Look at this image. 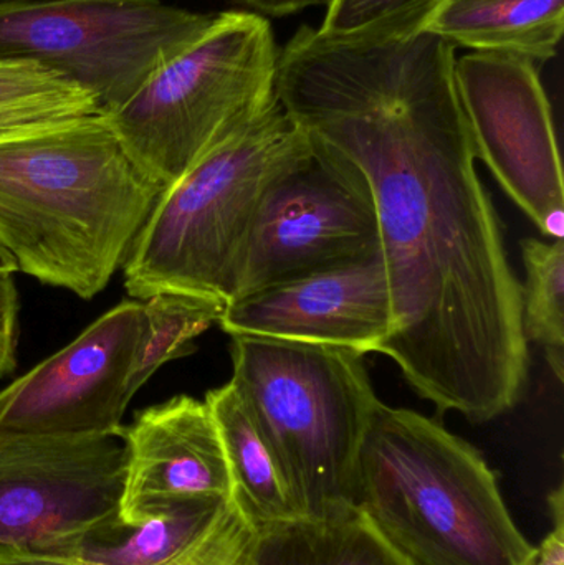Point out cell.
Segmentation results:
<instances>
[{
    "label": "cell",
    "mask_w": 564,
    "mask_h": 565,
    "mask_svg": "<svg viewBox=\"0 0 564 565\" xmlns=\"http://www.w3.org/2000/svg\"><path fill=\"white\" fill-rule=\"evenodd\" d=\"M446 0H333L320 32L334 36H400L424 30Z\"/></svg>",
    "instance_id": "cell-21"
},
{
    "label": "cell",
    "mask_w": 564,
    "mask_h": 565,
    "mask_svg": "<svg viewBox=\"0 0 564 565\" xmlns=\"http://www.w3.org/2000/svg\"><path fill=\"white\" fill-rule=\"evenodd\" d=\"M255 524L237 503H232L222 520L198 543L166 563L156 565H242ZM0 565H95L75 556L60 554H12L0 557Z\"/></svg>",
    "instance_id": "cell-22"
},
{
    "label": "cell",
    "mask_w": 564,
    "mask_h": 565,
    "mask_svg": "<svg viewBox=\"0 0 564 565\" xmlns=\"http://www.w3.org/2000/svg\"><path fill=\"white\" fill-rule=\"evenodd\" d=\"M526 282L522 286L526 342L542 345L558 381L564 372V244L526 238L520 244Z\"/></svg>",
    "instance_id": "cell-20"
},
{
    "label": "cell",
    "mask_w": 564,
    "mask_h": 565,
    "mask_svg": "<svg viewBox=\"0 0 564 565\" xmlns=\"http://www.w3.org/2000/svg\"><path fill=\"white\" fill-rule=\"evenodd\" d=\"M252 9L274 17L291 15L308 7H328L333 0H245Z\"/></svg>",
    "instance_id": "cell-25"
},
{
    "label": "cell",
    "mask_w": 564,
    "mask_h": 565,
    "mask_svg": "<svg viewBox=\"0 0 564 565\" xmlns=\"http://www.w3.org/2000/svg\"><path fill=\"white\" fill-rule=\"evenodd\" d=\"M17 316L19 296L12 271L0 270V377L12 374L17 365Z\"/></svg>",
    "instance_id": "cell-23"
},
{
    "label": "cell",
    "mask_w": 564,
    "mask_h": 565,
    "mask_svg": "<svg viewBox=\"0 0 564 565\" xmlns=\"http://www.w3.org/2000/svg\"><path fill=\"white\" fill-rule=\"evenodd\" d=\"M227 301L198 292H159L142 302V331L129 377V395L162 365L195 351V338L221 319Z\"/></svg>",
    "instance_id": "cell-19"
},
{
    "label": "cell",
    "mask_w": 564,
    "mask_h": 565,
    "mask_svg": "<svg viewBox=\"0 0 564 565\" xmlns=\"http://www.w3.org/2000/svg\"><path fill=\"white\" fill-rule=\"evenodd\" d=\"M126 470L119 521L149 518L199 501H235L227 455L207 402L178 395L139 412L121 435Z\"/></svg>",
    "instance_id": "cell-13"
},
{
    "label": "cell",
    "mask_w": 564,
    "mask_h": 565,
    "mask_svg": "<svg viewBox=\"0 0 564 565\" xmlns=\"http://www.w3.org/2000/svg\"><path fill=\"white\" fill-rule=\"evenodd\" d=\"M456 86L476 159L543 235L563 241L562 159L535 62L467 53L456 60Z\"/></svg>",
    "instance_id": "cell-9"
},
{
    "label": "cell",
    "mask_w": 564,
    "mask_h": 565,
    "mask_svg": "<svg viewBox=\"0 0 564 565\" xmlns=\"http://www.w3.org/2000/svg\"><path fill=\"white\" fill-rule=\"evenodd\" d=\"M456 60L429 30L334 36L304 25L278 55L277 98L373 201L394 309L380 354L437 411L483 424L522 397L529 342Z\"/></svg>",
    "instance_id": "cell-1"
},
{
    "label": "cell",
    "mask_w": 564,
    "mask_h": 565,
    "mask_svg": "<svg viewBox=\"0 0 564 565\" xmlns=\"http://www.w3.org/2000/svg\"><path fill=\"white\" fill-rule=\"evenodd\" d=\"M212 20L161 0H0V58L52 70L86 89L106 115Z\"/></svg>",
    "instance_id": "cell-7"
},
{
    "label": "cell",
    "mask_w": 564,
    "mask_h": 565,
    "mask_svg": "<svg viewBox=\"0 0 564 565\" xmlns=\"http://www.w3.org/2000/svg\"><path fill=\"white\" fill-rule=\"evenodd\" d=\"M141 331L142 302L109 309L72 344L0 392V430L121 437Z\"/></svg>",
    "instance_id": "cell-11"
},
{
    "label": "cell",
    "mask_w": 564,
    "mask_h": 565,
    "mask_svg": "<svg viewBox=\"0 0 564 565\" xmlns=\"http://www.w3.org/2000/svg\"><path fill=\"white\" fill-rule=\"evenodd\" d=\"M357 510L409 565H532L482 455L409 408L377 402L358 460Z\"/></svg>",
    "instance_id": "cell-3"
},
{
    "label": "cell",
    "mask_w": 564,
    "mask_h": 565,
    "mask_svg": "<svg viewBox=\"0 0 564 565\" xmlns=\"http://www.w3.org/2000/svg\"><path fill=\"white\" fill-rule=\"evenodd\" d=\"M454 46L546 62L564 30V0H446L426 29Z\"/></svg>",
    "instance_id": "cell-14"
},
{
    "label": "cell",
    "mask_w": 564,
    "mask_h": 565,
    "mask_svg": "<svg viewBox=\"0 0 564 565\" xmlns=\"http://www.w3.org/2000/svg\"><path fill=\"white\" fill-rule=\"evenodd\" d=\"M242 565H409L358 510L255 526Z\"/></svg>",
    "instance_id": "cell-15"
},
{
    "label": "cell",
    "mask_w": 564,
    "mask_h": 565,
    "mask_svg": "<svg viewBox=\"0 0 564 565\" xmlns=\"http://www.w3.org/2000/svg\"><path fill=\"white\" fill-rule=\"evenodd\" d=\"M553 530L536 547V557L532 565H564V497L563 487L553 491L549 498Z\"/></svg>",
    "instance_id": "cell-24"
},
{
    "label": "cell",
    "mask_w": 564,
    "mask_h": 565,
    "mask_svg": "<svg viewBox=\"0 0 564 565\" xmlns=\"http://www.w3.org/2000/svg\"><path fill=\"white\" fill-rule=\"evenodd\" d=\"M311 154L304 129L275 103L202 156L159 195L125 264L129 296L185 291L231 301L255 215L270 185Z\"/></svg>",
    "instance_id": "cell-4"
},
{
    "label": "cell",
    "mask_w": 564,
    "mask_h": 565,
    "mask_svg": "<svg viewBox=\"0 0 564 565\" xmlns=\"http://www.w3.org/2000/svg\"><path fill=\"white\" fill-rule=\"evenodd\" d=\"M99 115L82 86L30 60L0 58V139Z\"/></svg>",
    "instance_id": "cell-18"
},
{
    "label": "cell",
    "mask_w": 564,
    "mask_h": 565,
    "mask_svg": "<svg viewBox=\"0 0 564 565\" xmlns=\"http://www.w3.org/2000/svg\"><path fill=\"white\" fill-rule=\"evenodd\" d=\"M219 324L231 335L381 352L394 329L393 298L380 248L334 267L231 299Z\"/></svg>",
    "instance_id": "cell-12"
},
{
    "label": "cell",
    "mask_w": 564,
    "mask_h": 565,
    "mask_svg": "<svg viewBox=\"0 0 564 565\" xmlns=\"http://www.w3.org/2000/svg\"><path fill=\"white\" fill-rule=\"evenodd\" d=\"M121 437L0 430V557L72 556L119 521Z\"/></svg>",
    "instance_id": "cell-8"
},
{
    "label": "cell",
    "mask_w": 564,
    "mask_h": 565,
    "mask_svg": "<svg viewBox=\"0 0 564 565\" xmlns=\"http://www.w3.org/2000/svg\"><path fill=\"white\" fill-rule=\"evenodd\" d=\"M232 503L234 501H199L149 518L136 526L121 523L88 537L72 556L95 565L166 563L202 540Z\"/></svg>",
    "instance_id": "cell-17"
},
{
    "label": "cell",
    "mask_w": 564,
    "mask_h": 565,
    "mask_svg": "<svg viewBox=\"0 0 564 565\" xmlns=\"http://www.w3.org/2000/svg\"><path fill=\"white\" fill-rule=\"evenodd\" d=\"M162 191L102 115L0 139V248L22 274L92 299Z\"/></svg>",
    "instance_id": "cell-2"
},
{
    "label": "cell",
    "mask_w": 564,
    "mask_h": 565,
    "mask_svg": "<svg viewBox=\"0 0 564 565\" xmlns=\"http://www.w3.org/2000/svg\"><path fill=\"white\" fill-rule=\"evenodd\" d=\"M0 270L3 271H15V264H13L12 258L9 257V255L6 254V252L0 248Z\"/></svg>",
    "instance_id": "cell-26"
},
{
    "label": "cell",
    "mask_w": 564,
    "mask_h": 565,
    "mask_svg": "<svg viewBox=\"0 0 564 565\" xmlns=\"http://www.w3.org/2000/svg\"><path fill=\"white\" fill-rule=\"evenodd\" d=\"M231 382L300 516L357 510L358 460L377 398L363 355L333 345L232 335Z\"/></svg>",
    "instance_id": "cell-5"
},
{
    "label": "cell",
    "mask_w": 564,
    "mask_h": 565,
    "mask_svg": "<svg viewBox=\"0 0 564 565\" xmlns=\"http://www.w3.org/2000/svg\"><path fill=\"white\" fill-rule=\"evenodd\" d=\"M278 50L260 13L222 12L115 111L102 115L132 161L169 188L278 102Z\"/></svg>",
    "instance_id": "cell-6"
},
{
    "label": "cell",
    "mask_w": 564,
    "mask_h": 565,
    "mask_svg": "<svg viewBox=\"0 0 564 565\" xmlns=\"http://www.w3.org/2000/svg\"><path fill=\"white\" fill-rule=\"evenodd\" d=\"M377 248L376 212L363 182L311 148L262 199L234 298Z\"/></svg>",
    "instance_id": "cell-10"
},
{
    "label": "cell",
    "mask_w": 564,
    "mask_h": 565,
    "mask_svg": "<svg viewBox=\"0 0 564 565\" xmlns=\"http://www.w3.org/2000/svg\"><path fill=\"white\" fill-rule=\"evenodd\" d=\"M227 455L235 503L255 526L300 516L284 475L252 415L232 382L205 395Z\"/></svg>",
    "instance_id": "cell-16"
}]
</instances>
